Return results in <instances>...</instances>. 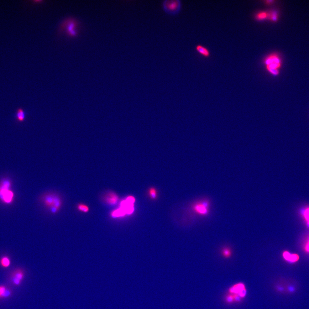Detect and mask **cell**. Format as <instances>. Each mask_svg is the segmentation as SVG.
Masks as SVG:
<instances>
[{
    "label": "cell",
    "mask_w": 309,
    "mask_h": 309,
    "mask_svg": "<svg viewBox=\"0 0 309 309\" xmlns=\"http://www.w3.org/2000/svg\"><path fill=\"white\" fill-rule=\"evenodd\" d=\"M196 51L199 54L202 55L203 56L205 57H208L210 56V52H209V51L207 49L205 48L204 46H202L201 45H198L196 46Z\"/></svg>",
    "instance_id": "4fadbf2b"
},
{
    "label": "cell",
    "mask_w": 309,
    "mask_h": 309,
    "mask_svg": "<svg viewBox=\"0 0 309 309\" xmlns=\"http://www.w3.org/2000/svg\"><path fill=\"white\" fill-rule=\"evenodd\" d=\"M301 214L305 221L306 227L309 228V206L306 207L302 209L301 211Z\"/></svg>",
    "instance_id": "7c38bea8"
},
{
    "label": "cell",
    "mask_w": 309,
    "mask_h": 309,
    "mask_svg": "<svg viewBox=\"0 0 309 309\" xmlns=\"http://www.w3.org/2000/svg\"><path fill=\"white\" fill-rule=\"evenodd\" d=\"M289 290L290 292H293V291H294L295 290V288L292 286L289 287Z\"/></svg>",
    "instance_id": "7402d4cb"
},
{
    "label": "cell",
    "mask_w": 309,
    "mask_h": 309,
    "mask_svg": "<svg viewBox=\"0 0 309 309\" xmlns=\"http://www.w3.org/2000/svg\"><path fill=\"white\" fill-rule=\"evenodd\" d=\"M80 23L74 17H68L61 22L59 29V34L65 33L70 37H76L78 34Z\"/></svg>",
    "instance_id": "6da1fadb"
},
{
    "label": "cell",
    "mask_w": 309,
    "mask_h": 309,
    "mask_svg": "<svg viewBox=\"0 0 309 309\" xmlns=\"http://www.w3.org/2000/svg\"><path fill=\"white\" fill-rule=\"evenodd\" d=\"M25 272L21 269H17L14 271L11 276V283L16 286L21 284L22 281L25 278Z\"/></svg>",
    "instance_id": "8992f818"
},
{
    "label": "cell",
    "mask_w": 309,
    "mask_h": 309,
    "mask_svg": "<svg viewBox=\"0 0 309 309\" xmlns=\"http://www.w3.org/2000/svg\"><path fill=\"white\" fill-rule=\"evenodd\" d=\"M11 182L8 180H4L0 183V199L4 203L10 204L14 199V193L10 190Z\"/></svg>",
    "instance_id": "3957f363"
},
{
    "label": "cell",
    "mask_w": 309,
    "mask_h": 309,
    "mask_svg": "<svg viewBox=\"0 0 309 309\" xmlns=\"http://www.w3.org/2000/svg\"><path fill=\"white\" fill-rule=\"evenodd\" d=\"M229 292L235 294L240 298H244L247 293L244 285L242 283L235 285L229 289Z\"/></svg>",
    "instance_id": "52a82bcc"
},
{
    "label": "cell",
    "mask_w": 309,
    "mask_h": 309,
    "mask_svg": "<svg viewBox=\"0 0 309 309\" xmlns=\"http://www.w3.org/2000/svg\"><path fill=\"white\" fill-rule=\"evenodd\" d=\"M162 6L165 13L175 16L181 12L182 3L180 0H165L162 2Z\"/></svg>",
    "instance_id": "5b68a950"
},
{
    "label": "cell",
    "mask_w": 309,
    "mask_h": 309,
    "mask_svg": "<svg viewBox=\"0 0 309 309\" xmlns=\"http://www.w3.org/2000/svg\"><path fill=\"white\" fill-rule=\"evenodd\" d=\"M25 112L22 108L18 109L17 112V118L18 121L23 122L25 119Z\"/></svg>",
    "instance_id": "e0dca14e"
},
{
    "label": "cell",
    "mask_w": 309,
    "mask_h": 309,
    "mask_svg": "<svg viewBox=\"0 0 309 309\" xmlns=\"http://www.w3.org/2000/svg\"><path fill=\"white\" fill-rule=\"evenodd\" d=\"M277 18H278V15L276 12L272 11L268 12V19L275 22L277 20Z\"/></svg>",
    "instance_id": "ac0fdd59"
},
{
    "label": "cell",
    "mask_w": 309,
    "mask_h": 309,
    "mask_svg": "<svg viewBox=\"0 0 309 309\" xmlns=\"http://www.w3.org/2000/svg\"><path fill=\"white\" fill-rule=\"evenodd\" d=\"M209 203L207 202H203L196 204L194 207V210L197 213L202 215H207L209 212Z\"/></svg>",
    "instance_id": "9c48e42d"
},
{
    "label": "cell",
    "mask_w": 309,
    "mask_h": 309,
    "mask_svg": "<svg viewBox=\"0 0 309 309\" xmlns=\"http://www.w3.org/2000/svg\"><path fill=\"white\" fill-rule=\"evenodd\" d=\"M43 203L46 207L49 209L51 213H57L62 206L61 197L56 194L48 193L43 196Z\"/></svg>",
    "instance_id": "7a4b0ae2"
},
{
    "label": "cell",
    "mask_w": 309,
    "mask_h": 309,
    "mask_svg": "<svg viewBox=\"0 0 309 309\" xmlns=\"http://www.w3.org/2000/svg\"><path fill=\"white\" fill-rule=\"evenodd\" d=\"M255 18L258 21H263L268 19V12L266 11H261L257 13Z\"/></svg>",
    "instance_id": "9a60e30c"
},
{
    "label": "cell",
    "mask_w": 309,
    "mask_h": 309,
    "mask_svg": "<svg viewBox=\"0 0 309 309\" xmlns=\"http://www.w3.org/2000/svg\"><path fill=\"white\" fill-rule=\"evenodd\" d=\"M264 63L269 73L272 75H278L279 69L281 65V60L278 55L273 54L268 55L265 59Z\"/></svg>",
    "instance_id": "277c9868"
},
{
    "label": "cell",
    "mask_w": 309,
    "mask_h": 309,
    "mask_svg": "<svg viewBox=\"0 0 309 309\" xmlns=\"http://www.w3.org/2000/svg\"><path fill=\"white\" fill-rule=\"evenodd\" d=\"M104 200L107 204L110 205H113L117 204L118 198L115 193L110 191L106 194Z\"/></svg>",
    "instance_id": "30bf717a"
},
{
    "label": "cell",
    "mask_w": 309,
    "mask_h": 309,
    "mask_svg": "<svg viewBox=\"0 0 309 309\" xmlns=\"http://www.w3.org/2000/svg\"><path fill=\"white\" fill-rule=\"evenodd\" d=\"M149 196L152 199H155L157 197V191L154 188H151L149 191Z\"/></svg>",
    "instance_id": "44dd1931"
},
{
    "label": "cell",
    "mask_w": 309,
    "mask_h": 309,
    "mask_svg": "<svg viewBox=\"0 0 309 309\" xmlns=\"http://www.w3.org/2000/svg\"><path fill=\"white\" fill-rule=\"evenodd\" d=\"M11 264V261L8 256H3L0 259V265L3 268H8Z\"/></svg>",
    "instance_id": "5bb4252c"
},
{
    "label": "cell",
    "mask_w": 309,
    "mask_h": 309,
    "mask_svg": "<svg viewBox=\"0 0 309 309\" xmlns=\"http://www.w3.org/2000/svg\"><path fill=\"white\" fill-rule=\"evenodd\" d=\"M282 256L285 261L290 264H294L299 260V255L296 253H291L288 251H284L282 253Z\"/></svg>",
    "instance_id": "ba28073f"
},
{
    "label": "cell",
    "mask_w": 309,
    "mask_h": 309,
    "mask_svg": "<svg viewBox=\"0 0 309 309\" xmlns=\"http://www.w3.org/2000/svg\"><path fill=\"white\" fill-rule=\"evenodd\" d=\"M77 209L78 211L84 213H87L89 212V207L86 204H83V203H80L77 205Z\"/></svg>",
    "instance_id": "2e32d148"
},
{
    "label": "cell",
    "mask_w": 309,
    "mask_h": 309,
    "mask_svg": "<svg viewBox=\"0 0 309 309\" xmlns=\"http://www.w3.org/2000/svg\"><path fill=\"white\" fill-rule=\"evenodd\" d=\"M12 295V291L4 285H0V299L8 298Z\"/></svg>",
    "instance_id": "8fae6325"
},
{
    "label": "cell",
    "mask_w": 309,
    "mask_h": 309,
    "mask_svg": "<svg viewBox=\"0 0 309 309\" xmlns=\"http://www.w3.org/2000/svg\"><path fill=\"white\" fill-rule=\"evenodd\" d=\"M303 249L305 253L309 254V237L304 242L303 245Z\"/></svg>",
    "instance_id": "ffe728a7"
},
{
    "label": "cell",
    "mask_w": 309,
    "mask_h": 309,
    "mask_svg": "<svg viewBox=\"0 0 309 309\" xmlns=\"http://www.w3.org/2000/svg\"><path fill=\"white\" fill-rule=\"evenodd\" d=\"M222 255L225 258H228L232 255V252L229 248H224L222 250Z\"/></svg>",
    "instance_id": "d6986e66"
}]
</instances>
